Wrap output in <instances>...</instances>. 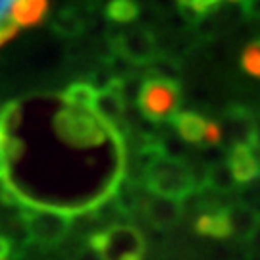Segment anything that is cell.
Listing matches in <instances>:
<instances>
[{
    "instance_id": "obj_16",
    "label": "cell",
    "mask_w": 260,
    "mask_h": 260,
    "mask_svg": "<svg viewBox=\"0 0 260 260\" xmlns=\"http://www.w3.org/2000/svg\"><path fill=\"white\" fill-rule=\"evenodd\" d=\"M141 6L137 0H110L106 4V18L112 23H131L139 18Z\"/></svg>"
},
{
    "instance_id": "obj_23",
    "label": "cell",
    "mask_w": 260,
    "mask_h": 260,
    "mask_svg": "<svg viewBox=\"0 0 260 260\" xmlns=\"http://www.w3.org/2000/svg\"><path fill=\"white\" fill-rule=\"evenodd\" d=\"M0 228H2V218H0Z\"/></svg>"
},
{
    "instance_id": "obj_19",
    "label": "cell",
    "mask_w": 260,
    "mask_h": 260,
    "mask_svg": "<svg viewBox=\"0 0 260 260\" xmlns=\"http://www.w3.org/2000/svg\"><path fill=\"white\" fill-rule=\"evenodd\" d=\"M241 68L245 74L260 79V39L249 43L241 54Z\"/></svg>"
},
{
    "instance_id": "obj_2",
    "label": "cell",
    "mask_w": 260,
    "mask_h": 260,
    "mask_svg": "<svg viewBox=\"0 0 260 260\" xmlns=\"http://www.w3.org/2000/svg\"><path fill=\"white\" fill-rule=\"evenodd\" d=\"M143 183L152 195L174 197L179 201H185L197 193L187 160H181L166 152L158 154L143 170Z\"/></svg>"
},
{
    "instance_id": "obj_12",
    "label": "cell",
    "mask_w": 260,
    "mask_h": 260,
    "mask_svg": "<svg viewBox=\"0 0 260 260\" xmlns=\"http://www.w3.org/2000/svg\"><path fill=\"white\" fill-rule=\"evenodd\" d=\"M48 8H50L48 0H18L12 16L18 27H37L45 21Z\"/></svg>"
},
{
    "instance_id": "obj_5",
    "label": "cell",
    "mask_w": 260,
    "mask_h": 260,
    "mask_svg": "<svg viewBox=\"0 0 260 260\" xmlns=\"http://www.w3.org/2000/svg\"><path fill=\"white\" fill-rule=\"evenodd\" d=\"M29 241L39 247H50L62 243L72 232L74 220L70 214L50 208H21Z\"/></svg>"
},
{
    "instance_id": "obj_4",
    "label": "cell",
    "mask_w": 260,
    "mask_h": 260,
    "mask_svg": "<svg viewBox=\"0 0 260 260\" xmlns=\"http://www.w3.org/2000/svg\"><path fill=\"white\" fill-rule=\"evenodd\" d=\"M179 99L181 91L177 79L164 75H149L141 83L137 104L143 118H149L150 121L158 123L177 110Z\"/></svg>"
},
{
    "instance_id": "obj_1",
    "label": "cell",
    "mask_w": 260,
    "mask_h": 260,
    "mask_svg": "<svg viewBox=\"0 0 260 260\" xmlns=\"http://www.w3.org/2000/svg\"><path fill=\"white\" fill-rule=\"evenodd\" d=\"M52 131L56 139L74 150L96 149L116 133L94 110L66 103L52 116Z\"/></svg>"
},
{
    "instance_id": "obj_11",
    "label": "cell",
    "mask_w": 260,
    "mask_h": 260,
    "mask_svg": "<svg viewBox=\"0 0 260 260\" xmlns=\"http://www.w3.org/2000/svg\"><path fill=\"white\" fill-rule=\"evenodd\" d=\"M228 210H230V218H232L233 237L249 241L252 233L260 228V212L254 206L249 205H233Z\"/></svg>"
},
{
    "instance_id": "obj_13",
    "label": "cell",
    "mask_w": 260,
    "mask_h": 260,
    "mask_svg": "<svg viewBox=\"0 0 260 260\" xmlns=\"http://www.w3.org/2000/svg\"><path fill=\"white\" fill-rule=\"evenodd\" d=\"M87 29V19L83 18V12L77 8L60 10L52 19V31L56 35L66 39L81 37Z\"/></svg>"
},
{
    "instance_id": "obj_17",
    "label": "cell",
    "mask_w": 260,
    "mask_h": 260,
    "mask_svg": "<svg viewBox=\"0 0 260 260\" xmlns=\"http://www.w3.org/2000/svg\"><path fill=\"white\" fill-rule=\"evenodd\" d=\"M18 0H0V45L14 37L18 33V23L14 21V6Z\"/></svg>"
},
{
    "instance_id": "obj_24",
    "label": "cell",
    "mask_w": 260,
    "mask_h": 260,
    "mask_svg": "<svg viewBox=\"0 0 260 260\" xmlns=\"http://www.w3.org/2000/svg\"><path fill=\"white\" fill-rule=\"evenodd\" d=\"M0 110H2V108H0Z\"/></svg>"
},
{
    "instance_id": "obj_20",
    "label": "cell",
    "mask_w": 260,
    "mask_h": 260,
    "mask_svg": "<svg viewBox=\"0 0 260 260\" xmlns=\"http://www.w3.org/2000/svg\"><path fill=\"white\" fill-rule=\"evenodd\" d=\"M6 137L8 133L0 127V179H6L10 174V160L6 154Z\"/></svg>"
},
{
    "instance_id": "obj_10",
    "label": "cell",
    "mask_w": 260,
    "mask_h": 260,
    "mask_svg": "<svg viewBox=\"0 0 260 260\" xmlns=\"http://www.w3.org/2000/svg\"><path fill=\"white\" fill-rule=\"evenodd\" d=\"M195 232L203 237L210 239H228L233 237L232 218L228 208H216V210H206L195 222Z\"/></svg>"
},
{
    "instance_id": "obj_15",
    "label": "cell",
    "mask_w": 260,
    "mask_h": 260,
    "mask_svg": "<svg viewBox=\"0 0 260 260\" xmlns=\"http://www.w3.org/2000/svg\"><path fill=\"white\" fill-rule=\"evenodd\" d=\"M237 185L230 164L225 160H216L208 164V189L214 193H232Z\"/></svg>"
},
{
    "instance_id": "obj_7",
    "label": "cell",
    "mask_w": 260,
    "mask_h": 260,
    "mask_svg": "<svg viewBox=\"0 0 260 260\" xmlns=\"http://www.w3.org/2000/svg\"><path fill=\"white\" fill-rule=\"evenodd\" d=\"M141 212L158 230H170L177 225L183 214V205L179 199L164 195H152V199H143Z\"/></svg>"
},
{
    "instance_id": "obj_22",
    "label": "cell",
    "mask_w": 260,
    "mask_h": 260,
    "mask_svg": "<svg viewBox=\"0 0 260 260\" xmlns=\"http://www.w3.org/2000/svg\"><path fill=\"white\" fill-rule=\"evenodd\" d=\"M14 241L10 239L8 235H0V260H6L8 256H12L14 254Z\"/></svg>"
},
{
    "instance_id": "obj_6",
    "label": "cell",
    "mask_w": 260,
    "mask_h": 260,
    "mask_svg": "<svg viewBox=\"0 0 260 260\" xmlns=\"http://www.w3.org/2000/svg\"><path fill=\"white\" fill-rule=\"evenodd\" d=\"M108 43L116 54L125 56L133 64H152L162 54L156 33L145 27L123 29L108 35Z\"/></svg>"
},
{
    "instance_id": "obj_14",
    "label": "cell",
    "mask_w": 260,
    "mask_h": 260,
    "mask_svg": "<svg viewBox=\"0 0 260 260\" xmlns=\"http://www.w3.org/2000/svg\"><path fill=\"white\" fill-rule=\"evenodd\" d=\"M99 91L101 89L93 81H75L62 93V101L66 104H72V106H81V108L94 110Z\"/></svg>"
},
{
    "instance_id": "obj_9",
    "label": "cell",
    "mask_w": 260,
    "mask_h": 260,
    "mask_svg": "<svg viewBox=\"0 0 260 260\" xmlns=\"http://www.w3.org/2000/svg\"><path fill=\"white\" fill-rule=\"evenodd\" d=\"M172 125L176 133L189 145H203L206 143V135H208V127H210V120H206L203 114L191 110L174 112L172 114Z\"/></svg>"
},
{
    "instance_id": "obj_21",
    "label": "cell",
    "mask_w": 260,
    "mask_h": 260,
    "mask_svg": "<svg viewBox=\"0 0 260 260\" xmlns=\"http://www.w3.org/2000/svg\"><path fill=\"white\" fill-rule=\"evenodd\" d=\"M223 0H191V6L195 8V12L203 18L206 14H210L212 10H216Z\"/></svg>"
},
{
    "instance_id": "obj_8",
    "label": "cell",
    "mask_w": 260,
    "mask_h": 260,
    "mask_svg": "<svg viewBox=\"0 0 260 260\" xmlns=\"http://www.w3.org/2000/svg\"><path fill=\"white\" fill-rule=\"evenodd\" d=\"M228 164L237 183L247 185L260 177V150L247 143H233L228 152Z\"/></svg>"
},
{
    "instance_id": "obj_18",
    "label": "cell",
    "mask_w": 260,
    "mask_h": 260,
    "mask_svg": "<svg viewBox=\"0 0 260 260\" xmlns=\"http://www.w3.org/2000/svg\"><path fill=\"white\" fill-rule=\"evenodd\" d=\"M21 121H23V108L16 101L8 103L0 110V127L6 133H16L21 127Z\"/></svg>"
},
{
    "instance_id": "obj_3",
    "label": "cell",
    "mask_w": 260,
    "mask_h": 260,
    "mask_svg": "<svg viewBox=\"0 0 260 260\" xmlns=\"http://www.w3.org/2000/svg\"><path fill=\"white\" fill-rule=\"evenodd\" d=\"M87 245L104 260H139L147 254V241L133 225H110L93 232Z\"/></svg>"
}]
</instances>
